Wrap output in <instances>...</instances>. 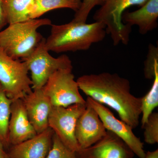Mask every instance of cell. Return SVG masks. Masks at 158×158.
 <instances>
[{
  "mask_svg": "<svg viewBox=\"0 0 158 158\" xmlns=\"http://www.w3.org/2000/svg\"><path fill=\"white\" fill-rule=\"evenodd\" d=\"M54 132L49 127L40 134L7 150L9 158H46L52 144Z\"/></svg>",
  "mask_w": 158,
  "mask_h": 158,
  "instance_id": "cell-14",
  "label": "cell"
},
{
  "mask_svg": "<svg viewBox=\"0 0 158 158\" xmlns=\"http://www.w3.org/2000/svg\"><path fill=\"white\" fill-rule=\"evenodd\" d=\"M29 71L24 61L12 59L0 47V84L11 100L22 99L32 91Z\"/></svg>",
  "mask_w": 158,
  "mask_h": 158,
  "instance_id": "cell-6",
  "label": "cell"
},
{
  "mask_svg": "<svg viewBox=\"0 0 158 158\" xmlns=\"http://www.w3.org/2000/svg\"><path fill=\"white\" fill-rule=\"evenodd\" d=\"M72 69L57 71L49 78L41 89L54 106L66 107L76 104H85Z\"/></svg>",
  "mask_w": 158,
  "mask_h": 158,
  "instance_id": "cell-7",
  "label": "cell"
},
{
  "mask_svg": "<svg viewBox=\"0 0 158 158\" xmlns=\"http://www.w3.org/2000/svg\"><path fill=\"white\" fill-rule=\"evenodd\" d=\"M0 158H9L8 152L4 148L2 144L0 142Z\"/></svg>",
  "mask_w": 158,
  "mask_h": 158,
  "instance_id": "cell-26",
  "label": "cell"
},
{
  "mask_svg": "<svg viewBox=\"0 0 158 158\" xmlns=\"http://www.w3.org/2000/svg\"><path fill=\"white\" fill-rule=\"evenodd\" d=\"M103 0H82L80 9L73 19L78 22L86 23L88 15L96 6H101Z\"/></svg>",
  "mask_w": 158,
  "mask_h": 158,
  "instance_id": "cell-23",
  "label": "cell"
},
{
  "mask_svg": "<svg viewBox=\"0 0 158 158\" xmlns=\"http://www.w3.org/2000/svg\"><path fill=\"white\" fill-rule=\"evenodd\" d=\"M86 101L96 111L107 131L112 132L119 137L138 157H145L146 152L144 150V143L135 135L131 126L116 118L104 105L89 97Z\"/></svg>",
  "mask_w": 158,
  "mask_h": 158,
  "instance_id": "cell-9",
  "label": "cell"
},
{
  "mask_svg": "<svg viewBox=\"0 0 158 158\" xmlns=\"http://www.w3.org/2000/svg\"><path fill=\"white\" fill-rule=\"evenodd\" d=\"M144 158H158V149L146 152V155Z\"/></svg>",
  "mask_w": 158,
  "mask_h": 158,
  "instance_id": "cell-25",
  "label": "cell"
},
{
  "mask_svg": "<svg viewBox=\"0 0 158 158\" xmlns=\"http://www.w3.org/2000/svg\"><path fill=\"white\" fill-rule=\"evenodd\" d=\"M158 69V48L153 44L148 46V53L144 62V74L148 79L154 78L156 70Z\"/></svg>",
  "mask_w": 158,
  "mask_h": 158,
  "instance_id": "cell-21",
  "label": "cell"
},
{
  "mask_svg": "<svg viewBox=\"0 0 158 158\" xmlns=\"http://www.w3.org/2000/svg\"><path fill=\"white\" fill-rule=\"evenodd\" d=\"M77 158H133L135 154L127 144L114 133L106 135L90 147L76 152Z\"/></svg>",
  "mask_w": 158,
  "mask_h": 158,
  "instance_id": "cell-11",
  "label": "cell"
},
{
  "mask_svg": "<svg viewBox=\"0 0 158 158\" xmlns=\"http://www.w3.org/2000/svg\"><path fill=\"white\" fill-rule=\"evenodd\" d=\"M86 109L79 117L76 126V138L80 149L93 145L104 138L107 133L96 111L88 102H86Z\"/></svg>",
  "mask_w": 158,
  "mask_h": 158,
  "instance_id": "cell-10",
  "label": "cell"
},
{
  "mask_svg": "<svg viewBox=\"0 0 158 158\" xmlns=\"http://www.w3.org/2000/svg\"><path fill=\"white\" fill-rule=\"evenodd\" d=\"M82 0H35L30 14V19H36L46 12L55 9L67 8L77 12Z\"/></svg>",
  "mask_w": 158,
  "mask_h": 158,
  "instance_id": "cell-17",
  "label": "cell"
},
{
  "mask_svg": "<svg viewBox=\"0 0 158 158\" xmlns=\"http://www.w3.org/2000/svg\"><path fill=\"white\" fill-rule=\"evenodd\" d=\"M51 26L50 34L45 38L46 47L57 53L87 50L103 40L106 34V26L98 22L87 23L72 20L68 23Z\"/></svg>",
  "mask_w": 158,
  "mask_h": 158,
  "instance_id": "cell-2",
  "label": "cell"
},
{
  "mask_svg": "<svg viewBox=\"0 0 158 158\" xmlns=\"http://www.w3.org/2000/svg\"><path fill=\"white\" fill-rule=\"evenodd\" d=\"M49 52L46 47L45 38H43L33 53L23 60L31 72L33 90L41 89L49 78L57 71L73 70L72 62L67 55L64 54L54 58Z\"/></svg>",
  "mask_w": 158,
  "mask_h": 158,
  "instance_id": "cell-5",
  "label": "cell"
},
{
  "mask_svg": "<svg viewBox=\"0 0 158 158\" xmlns=\"http://www.w3.org/2000/svg\"><path fill=\"white\" fill-rule=\"evenodd\" d=\"M37 135L29 120L22 99L12 101L9 125L10 147L34 138Z\"/></svg>",
  "mask_w": 158,
  "mask_h": 158,
  "instance_id": "cell-13",
  "label": "cell"
},
{
  "mask_svg": "<svg viewBox=\"0 0 158 158\" xmlns=\"http://www.w3.org/2000/svg\"><path fill=\"white\" fill-rule=\"evenodd\" d=\"M148 0H103L100 7L94 13L95 22L106 26V33L110 34L113 45L120 43L127 45L130 40L131 27L124 24L122 16L125 11L131 6L141 7Z\"/></svg>",
  "mask_w": 158,
  "mask_h": 158,
  "instance_id": "cell-4",
  "label": "cell"
},
{
  "mask_svg": "<svg viewBox=\"0 0 158 158\" xmlns=\"http://www.w3.org/2000/svg\"><path fill=\"white\" fill-rule=\"evenodd\" d=\"M7 24L6 14L3 8L2 1L0 0V31Z\"/></svg>",
  "mask_w": 158,
  "mask_h": 158,
  "instance_id": "cell-24",
  "label": "cell"
},
{
  "mask_svg": "<svg viewBox=\"0 0 158 158\" xmlns=\"http://www.w3.org/2000/svg\"><path fill=\"white\" fill-rule=\"evenodd\" d=\"M22 100L29 120L37 134L47 129L52 105L42 89L32 90Z\"/></svg>",
  "mask_w": 158,
  "mask_h": 158,
  "instance_id": "cell-12",
  "label": "cell"
},
{
  "mask_svg": "<svg viewBox=\"0 0 158 158\" xmlns=\"http://www.w3.org/2000/svg\"><path fill=\"white\" fill-rule=\"evenodd\" d=\"M86 107V103L72 105L66 107L52 106L49 116V127L66 147L75 152L80 149L76 138V126Z\"/></svg>",
  "mask_w": 158,
  "mask_h": 158,
  "instance_id": "cell-8",
  "label": "cell"
},
{
  "mask_svg": "<svg viewBox=\"0 0 158 158\" xmlns=\"http://www.w3.org/2000/svg\"><path fill=\"white\" fill-rule=\"evenodd\" d=\"M12 100L6 95L0 84V142L6 151L10 145L9 141V125L10 107Z\"/></svg>",
  "mask_w": 158,
  "mask_h": 158,
  "instance_id": "cell-18",
  "label": "cell"
},
{
  "mask_svg": "<svg viewBox=\"0 0 158 158\" xmlns=\"http://www.w3.org/2000/svg\"><path fill=\"white\" fill-rule=\"evenodd\" d=\"M46 158H77L76 152L71 150L54 133L52 144Z\"/></svg>",
  "mask_w": 158,
  "mask_h": 158,
  "instance_id": "cell-22",
  "label": "cell"
},
{
  "mask_svg": "<svg viewBox=\"0 0 158 158\" xmlns=\"http://www.w3.org/2000/svg\"><path fill=\"white\" fill-rule=\"evenodd\" d=\"M8 24L30 19L35 0H2Z\"/></svg>",
  "mask_w": 158,
  "mask_h": 158,
  "instance_id": "cell-16",
  "label": "cell"
},
{
  "mask_svg": "<svg viewBox=\"0 0 158 158\" xmlns=\"http://www.w3.org/2000/svg\"><path fill=\"white\" fill-rule=\"evenodd\" d=\"M79 89L89 97L115 110L123 121L135 129L141 114V98L131 93L127 79L117 73L84 75L77 79Z\"/></svg>",
  "mask_w": 158,
  "mask_h": 158,
  "instance_id": "cell-1",
  "label": "cell"
},
{
  "mask_svg": "<svg viewBox=\"0 0 158 158\" xmlns=\"http://www.w3.org/2000/svg\"><path fill=\"white\" fill-rule=\"evenodd\" d=\"M158 106V69L156 71L152 86L147 94L141 98V111L142 114L141 127L147 122L150 115Z\"/></svg>",
  "mask_w": 158,
  "mask_h": 158,
  "instance_id": "cell-19",
  "label": "cell"
},
{
  "mask_svg": "<svg viewBox=\"0 0 158 158\" xmlns=\"http://www.w3.org/2000/svg\"><path fill=\"white\" fill-rule=\"evenodd\" d=\"M158 0H148L140 9L135 11H124L123 23L131 27L138 26L142 35L147 34L157 27Z\"/></svg>",
  "mask_w": 158,
  "mask_h": 158,
  "instance_id": "cell-15",
  "label": "cell"
},
{
  "mask_svg": "<svg viewBox=\"0 0 158 158\" xmlns=\"http://www.w3.org/2000/svg\"><path fill=\"white\" fill-rule=\"evenodd\" d=\"M142 128L144 129V140L149 144L158 142V113H153L150 115L147 122Z\"/></svg>",
  "mask_w": 158,
  "mask_h": 158,
  "instance_id": "cell-20",
  "label": "cell"
},
{
  "mask_svg": "<svg viewBox=\"0 0 158 158\" xmlns=\"http://www.w3.org/2000/svg\"><path fill=\"white\" fill-rule=\"evenodd\" d=\"M52 24L51 20L46 18L9 24L0 31V47L12 59L23 60L33 53L44 38L38 29Z\"/></svg>",
  "mask_w": 158,
  "mask_h": 158,
  "instance_id": "cell-3",
  "label": "cell"
}]
</instances>
